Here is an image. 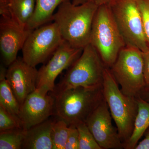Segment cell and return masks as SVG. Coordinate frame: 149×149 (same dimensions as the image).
Segmentation results:
<instances>
[{
	"mask_svg": "<svg viewBox=\"0 0 149 149\" xmlns=\"http://www.w3.org/2000/svg\"><path fill=\"white\" fill-rule=\"evenodd\" d=\"M98 7L91 1L79 5L68 1L59 6L52 20L64 41L79 49L90 44L93 19Z\"/></svg>",
	"mask_w": 149,
	"mask_h": 149,
	"instance_id": "6da1fadb",
	"label": "cell"
},
{
	"mask_svg": "<svg viewBox=\"0 0 149 149\" xmlns=\"http://www.w3.org/2000/svg\"><path fill=\"white\" fill-rule=\"evenodd\" d=\"M51 93L54 97L53 116L68 126L86 123L92 113L104 100L102 86L83 87Z\"/></svg>",
	"mask_w": 149,
	"mask_h": 149,
	"instance_id": "7a4b0ae2",
	"label": "cell"
},
{
	"mask_svg": "<svg viewBox=\"0 0 149 149\" xmlns=\"http://www.w3.org/2000/svg\"><path fill=\"white\" fill-rule=\"evenodd\" d=\"M119 86L109 68L106 67L102 85L104 99L124 145L133 133L138 104L137 98L123 94Z\"/></svg>",
	"mask_w": 149,
	"mask_h": 149,
	"instance_id": "3957f363",
	"label": "cell"
},
{
	"mask_svg": "<svg viewBox=\"0 0 149 149\" xmlns=\"http://www.w3.org/2000/svg\"><path fill=\"white\" fill-rule=\"evenodd\" d=\"M90 44L96 49L106 67L112 66L125 47L109 5L99 6L94 16Z\"/></svg>",
	"mask_w": 149,
	"mask_h": 149,
	"instance_id": "277c9868",
	"label": "cell"
},
{
	"mask_svg": "<svg viewBox=\"0 0 149 149\" xmlns=\"http://www.w3.org/2000/svg\"><path fill=\"white\" fill-rule=\"evenodd\" d=\"M106 66L96 49L91 44L83 49L79 57L68 69L52 92L83 87H102Z\"/></svg>",
	"mask_w": 149,
	"mask_h": 149,
	"instance_id": "5b68a950",
	"label": "cell"
},
{
	"mask_svg": "<svg viewBox=\"0 0 149 149\" xmlns=\"http://www.w3.org/2000/svg\"><path fill=\"white\" fill-rule=\"evenodd\" d=\"M109 68L123 94L135 98L141 96L145 87L142 51L125 46Z\"/></svg>",
	"mask_w": 149,
	"mask_h": 149,
	"instance_id": "8992f818",
	"label": "cell"
},
{
	"mask_svg": "<svg viewBox=\"0 0 149 149\" xmlns=\"http://www.w3.org/2000/svg\"><path fill=\"white\" fill-rule=\"evenodd\" d=\"M109 5L125 46L147 51L149 46L136 0H116Z\"/></svg>",
	"mask_w": 149,
	"mask_h": 149,
	"instance_id": "52a82bcc",
	"label": "cell"
},
{
	"mask_svg": "<svg viewBox=\"0 0 149 149\" xmlns=\"http://www.w3.org/2000/svg\"><path fill=\"white\" fill-rule=\"evenodd\" d=\"M54 22L32 30L22 49V59L33 67L44 63L64 42Z\"/></svg>",
	"mask_w": 149,
	"mask_h": 149,
	"instance_id": "ba28073f",
	"label": "cell"
},
{
	"mask_svg": "<svg viewBox=\"0 0 149 149\" xmlns=\"http://www.w3.org/2000/svg\"><path fill=\"white\" fill-rule=\"evenodd\" d=\"M0 52L4 64L8 66L17 58L19 51L32 30L19 24L6 1L0 3Z\"/></svg>",
	"mask_w": 149,
	"mask_h": 149,
	"instance_id": "9c48e42d",
	"label": "cell"
},
{
	"mask_svg": "<svg viewBox=\"0 0 149 149\" xmlns=\"http://www.w3.org/2000/svg\"><path fill=\"white\" fill-rule=\"evenodd\" d=\"M83 49L73 47L64 41L47 64L38 70L36 90L43 95L54 91L58 76L67 70L77 59Z\"/></svg>",
	"mask_w": 149,
	"mask_h": 149,
	"instance_id": "30bf717a",
	"label": "cell"
},
{
	"mask_svg": "<svg viewBox=\"0 0 149 149\" xmlns=\"http://www.w3.org/2000/svg\"><path fill=\"white\" fill-rule=\"evenodd\" d=\"M112 118L105 100L97 107L86 122L89 130L102 149H123V143Z\"/></svg>",
	"mask_w": 149,
	"mask_h": 149,
	"instance_id": "8fae6325",
	"label": "cell"
},
{
	"mask_svg": "<svg viewBox=\"0 0 149 149\" xmlns=\"http://www.w3.org/2000/svg\"><path fill=\"white\" fill-rule=\"evenodd\" d=\"M38 70L22 58H17L6 72V79L20 106L29 94L36 90Z\"/></svg>",
	"mask_w": 149,
	"mask_h": 149,
	"instance_id": "7c38bea8",
	"label": "cell"
},
{
	"mask_svg": "<svg viewBox=\"0 0 149 149\" xmlns=\"http://www.w3.org/2000/svg\"><path fill=\"white\" fill-rule=\"evenodd\" d=\"M54 97L51 93L43 95L35 90L27 96L20 108L19 118L25 130L44 122L53 115Z\"/></svg>",
	"mask_w": 149,
	"mask_h": 149,
	"instance_id": "4fadbf2b",
	"label": "cell"
},
{
	"mask_svg": "<svg viewBox=\"0 0 149 149\" xmlns=\"http://www.w3.org/2000/svg\"><path fill=\"white\" fill-rule=\"evenodd\" d=\"M54 121L49 118L26 130L22 149H53L52 128Z\"/></svg>",
	"mask_w": 149,
	"mask_h": 149,
	"instance_id": "5bb4252c",
	"label": "cell"
},
{
	"mask_svg": "<svg viewBox=\"0 0 149 149\" xmlns=\"http://www.w3.org/2000/svg\"><path fill=\"white\" fill-rule=\"evenodd\" d=\"M138 111L134 128L130 139L123 145L124 149H134L149 127V102L141 96L137 98Z\"/></svg>",
	"mask_w": 149,
	"mask_h": 149,
	"instance_id": "9a60e30c",
	"label": "cell"
},
{
	"mask_svg": "<svg viewBox=\"0 0 149 149\" xmlns=\"http://www.w3.org/2000/svg\"><path fill=\"white\" fill-rule=\"evenodd\" d=\"M71 0H36L34 14L27 25L33 30L52 20L54 12L62 3Z\"/></svg>",
	"mask_w": 149,
	"mask_h": 149,
	"instance_id": "2e32d148",
	"label": "cell"
},
{
	"mask_svg": "<svg viewBox=\"0 0 149 149\" xmlns=\"http://www.w3.org/2000/svg\"><path fill=\"white\" fill-rule=\"evenodd\" d=\"M6 70L3 65H1L0 106L19 118L21 106L6 79Z\"/></svg>",
	"mask_w": 149,
	"mask_h": 149,
	"instance_id": "e0dca14e",
	"label": "cell"
},
{
	"mask_svg": "<svg viewBox=\"0 0 149 149\" xmlns=\"http://www.w3.org/2000/svg\"><path fill=\"white\" fill-rule=\"evenodd\" d=\"M36 0H10L9 6L13 17L22 26L27 27L35 12Z\"/></svg>",
	"mask_w": 149,
	"mask_h": 149,
	"instance_id": "ac0fdd59",
	"label": "cell"
},
{
	"mask_svg": "<svg viewBox=\"0 0 149 149\" xmlns=\"http://www.w3.org/2000/svg\"><path fill=\"white\" fill-rule=\"evenodd\" d=\"M26 130L23 128L0 132V149H22Z\"/></svg>",
	"mask_w": 149,
	"mask_h": 149,
	"instance_id": "d6986e66",
	"label": "cell"
},
{
	"mask_svg": "<svg viewBox=\"0 0 149 149\" xmlns=\"http://www.w3.org/2000/svg\"><path fill=\"white\" fill-rule=\"evenodd\" d=\"M69 130V126L63 120H54L52 128L53 149H65Z\"/></svg>",
	"mask_w": 149,
	"mask_h": 149,
	"instance_id": "ffe728a7",
	"label": "cell"
},
{
	"mask_svg": "<svg viewBox=\"0 0 149 149\" xmlns=\"http://www.w3.org/2000/svg\"><path fill=\"white\" fill-rule=\"evenodd\" d=\"M79 133V149H102L86 123L77 126Z\"/></svg>",
	"mask_w": 149,
	"mask_h": 149,
	"instance_id": "44dd1931",
	"label": "cell"
},
{
	"mask_svg": "<svg viewBox=\"0 0 149 149\" xmlns=\"http://www.w3.org/2000/svg\"><path fill=\"white\" fill-rule=\"evenodd\" d=\"M22 128L19 119L0 106V132Z\"/></svg>",
	"mask_w": 149,
	"mask_h": 149,
	"instance_id": "7402d4cb",
	"label": "cell"
},
{
	"mask_svg": "<svg viewBox=\"0 0 149 149\" xmlns=\"http://www.w3.org/2000/svg\"><path fill=\"white\" fill-rule=\"evenodd\" d=\"M141 13L144 32L149 45V0H136Z\"/></svg>",
	"mask_w": 149,
	"mask_h": 149,
	"instance_id": "603a6c76",
	"label": "cell"
},
{
	"mask_svg": "<svg viewBox=\"0 0 149 149\" xmlns=\"http://www.w3.org/2000/svg\"><path fill=\"white\" fill-rule=\"evenodd\" d=\"M69 133L65 149H79V133L77 127L69 126Z\"/></svg>",
	"mask_w": 149,
	"mask_h": 149,
	"instance_id": "cb8c5ba5",
	"label": "cell"
},
{
	"mask_svg": "<svg viewBox=\"0 0 149 149\" xmlns=\"http://www.w3.org/2000/svg\"><path fill=\"white\" fill-rule=\"evenodd\" d=\"M142 53L143 60V74L145 83V89L142 93L143 94L149 93V47L147 51L142 52Z\"/></svg>",
	"mask_w": 149,
	"mask_h": 149,
	"instance_id": "d4e9b609",
	"label": "cell"
},
{
	"mask_svg": "<svg viewBox=\"0 0 149 149\" xmlns=\"http://www.w3.org/2000/svg\"><path fill=\"white\" fill-rule=\"evenodd\" d=\"M143 136L144 139L139 142L134 149H149V127L144 133Z\"/></svg>",
	"mask_w": 149,
	"mask_h": 149,
	"instance_id": "484cf974",
	"label": "cell"
},
{
	"mask_svg": "<svg viewBox=\"0 0 149 149\" xmlns=\"http://www.w3.org/2000/svg\"><path fill=\"white\" fill-rule=\"evenodd\" d=\"M98 6L102 5H109L114 2L116 0H90Z\"/></svg>",
	"mask_w": 149,
	"mask_h": 149,
	"instance_id": "4316f807",
	"label": "cell"
},
{
	"mask_svg": "<svg viewBox=\"0 0 149 149\" xmlns=\"http://www.w3.org/2000/svg\"><path fill=\"white\" fill-rule=\"evenodd\" d=\"M90 0H71L72 3L74 5H79L89 1Z\"/></svg>",
	"mask_w": 149,
	"mask_h": 149,
	"instance_id": "83f0119b",
	"label": "cell"
},
{
	"mask_svg": "<svg viewBox=\"0 0 149 149\" xmlns=\"http://www.w3.org/2000/svg\"><path fill=\"white\" fill-rule=\"evenodd\" d=\"M141 97L145 100L149 102V93H143L141 95Z\"/></svg>",
	"mask_w": 149,
	"mask_h": 149,
	"instance_id": "f1b7e54d",
	"label": "cell"
},
{
	"mask_svg": "<svg viewBox=\"0 0 149 149\" xmlns=\"http://www.w3.org/2000/svg\"><path fill=\"white\" fill-rule=\"evenodd\" d=\"M9 1H10V0H9Z\"/></svg>",
	"mask_w": 149,
	"mask_h": 149,
	"instance_id": "f546056e",
	"label": "cell"
}]
</instances>
